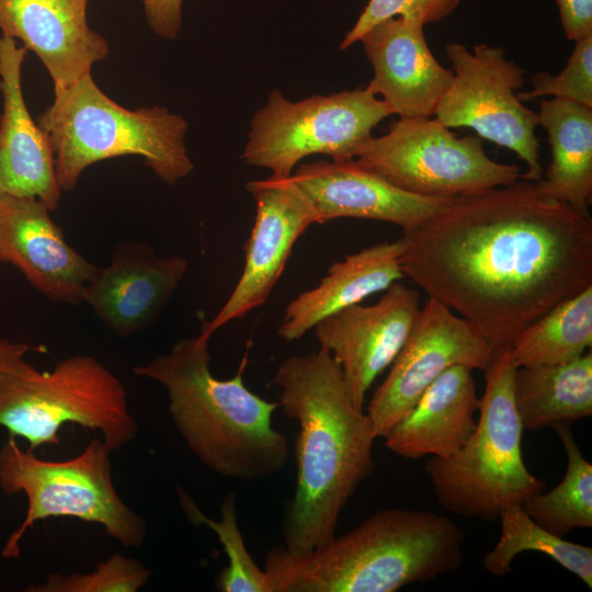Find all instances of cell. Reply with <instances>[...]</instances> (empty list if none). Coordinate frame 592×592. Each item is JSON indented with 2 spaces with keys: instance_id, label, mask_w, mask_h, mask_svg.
Listing matches in <instances>:
<instances>
[{
  "instance_id": "6da1fadb",
  "label": "cell",
  "mask_w": 592,
  "mask_h": 592,
  "mask_svg": "<svg viewBox=\"0 0 592 592\" xmlns=\"http://www.w3.org/2000/svg\"><path fill=\"white\" fill-rule=\"evenodd\" d=\"M401 240L403 276L464 318L492 353L592 285L590 213L523 179L453 198Z\"/></svg>"
},
{
  "instance_id": "7a4b0ae2",
  "label": "cell",
  "mask_w": 592,
  "mask_h": 592,
  "mask_svg": "<svg viewBox=\"0 0 592 592\" xmlns=\"http://www.w3.org/2000/svg\"><path fill=\"white\" fill-rule=\"evenodd\" d=\"M274 380L281 389L278 407L299 425L283 548L304 555L335 536L343 509L375 469L377 436L367 413L353 405L341 367L327 349L285 358Z\"/></svg>"
},
{
  "instance_id": "3957f363",
  "label": "cell",
  "mask_w": 592,
  "mask_h": 592,
  "mask_svg": "<svg viewBox=\"0 0 592 592\" xmlns=\"http://www.w3.org/2000/svg\"><path fill=\"white\" fill-rule=\"evenodd\" d=\"M209 340L201 332L180 339L168 353L133 367V373L166 387L175 428L209 470L242 481L280 474L291 453L287 437L273 426L278 402L252 392L241 372L216 378Z\"/></svg>"
},
{
  "instance_id": "277c9868",
  "label": "cell",
  "mask_w": 592,
  "mask_h": 592,
  "mask_svg": "<svg viewBox=\"0 0 592 592\" xmlns=\"http://www.w3.org/2000/svg\"><path fill=\"white\" fill-rule=\"evenodd\" d=\"M465 538L445 515L388 508L307 554L270 550L264 570L274 592H395L458 569Z\"/></svg>"
},
{
  "instance_id": "5b68a950",
  "label": "cell",
  "mask_w": 592,
  "mask_h": 592,
  "mask_svg": "<svg viewBox=\"0 0 592 592\" xmlns=\"http://www.w3.org/2000/svg\"><path fill=\"white\" fill-rule=\"evenodd\" d=\"M54 94L37 123L50 139L61 191L73 190L89 166L115 157H141L168 184L193 171L183 116L160 106L126 109L109 98L91 73Z\"/></svg>"
},
{
  "instance_id": "8992f818",
  "label": "cell",
  "mask_w": 592,
  "mask_h": 592,
  "mask_svg": "<svg viewBox=\"0 0 592 592\" xmlns=\"http://www.w3.org/2000/svg\"><path fill=\"white\" fill-rule=\"evenodd\" d=\"M515 368L509 348L493 353L483 371L485 392L471 436L453 456L431 457L425 464L437 501L455 514L494 521L504 505L522 503L545 488L522 457Z\"/></svg>"
},
{
  "instance_id": "52a82bcc",
  "label": "cell",
  "mask_w": 592,
  "mask_h": 592,
  "mask_svg": "<svg viewBox=\"0 0 592 592\" xmlns=\"http://www.w3.org/2000/svg\"><path fill=\"white\" fill-rule=\"evenodd\" d=\"M65 423L100 432L112 452L138 433L123 383L93 356H69L47 372L24 360L0 378V425L9 436L25 439L34 452L59 444Z\"/></svg>"
},
{
  "instance_id": "ba28073f",
  "label": "cell",
  "mask_w": 592,
  "mask_h": 592,
  "mask_svg": "<svg viewBox=\"0 0 592 592\" xmlns=\"http://www.w3.org/2000/svg\"><path fill=\"white\" fill-rule=\"evenodd\" d=\"M111 449L92 440L77 456L45 460L15 437L0 448V488L5 494L23 492L27 510L23 522L5 542L2 556L18 558L19 543L35 522L49 517H73L103 526L123 547H138L147 532L146 520L118 496L112 478Z\"/></svg>"
},
{
  "instance_id": "9c48e42d",
  "label": "cell",
  "mask_w": 592,
  "mask_h": 592,
  "mask_svg": "<svg viewBox=\"0 0 592 592\" xmlns=\"http://www.w3.org/2000/svg\"><path fill=\"white\" fill-rule=\"evenodd\" d=\"M390 115V107L368 86L296 102L273 90L251 119L241 158L282 178L312 155L355 159L373 129Z\"/></svg>"
},
{
  "instance_id": "30bf717a",
  "label": "cell",
  "mask_w": 592,
  "mask_h": 592,
  "mask_svg": "<svg viewBox=\"0 0 592 592\" xmlns=\"http://www.w3.org/2000/svg\"><path fill=\"white\" fill-rule=\"evenodd\" d=\"M355 160L398 189L425 197L475 194L522 175L516 164L491 159L480 137H457L431 117H399L386 134L372 136Z\"/></svg>"
},
{
  "instance_id": "8fae6325",
  "label": "cell",
  "mask_w": 592,
  "mask_h": 592,
  "mask_svg": "<svg viewBox=\"0 0 592 592\" xmlns=\"http://www.w3.org/2000/svg\"><path fill=\"white\" fill-rule=\"evenodd\" d=\"M445 54L454 77L435 118L447 128H471L481 139L514 151L527 166L521 179L538 182L544 173L535 134L538 114L514 92L524 86V70L498 46L478 44L471 52L452 43Z\"/></svg>"
},
{
  "instance_id": "7c38bea8",
  "label": "cell",
  "mask_w": 592,
  "mask_h": 592,
  "mask_svg": "<svg viewBox=\"0 0 592 592\" xmlns=\"http://www.w3.org/2000/svg\"><path fill=\"white\" fill-rule=\"evenodd\" d=\"M492 355L488 343L464 318L428 297L388 375L369 400L366 413L376 436L384 437L447 368L465 365L485 371Z\"/></svg>"
},
{
  "instance_id": "4fadbf2b",
  "label": "cell",
  "mask_w": 592,
  "mask_h": 592,
  "mask_svg": "<svg viewBox=\"0 0 592 592\" xmlns=\"http://www.w3.org/2000/svg\"><path fill=\"white\" fill-rule=\"evenodd\" d=\"M255 219L244 244L242 273L228 299L201 333L212 337L223 326L262 306L278 282L297 239L312 224L316 210L289 177L271 175L248 182Z\"/></svg>"
},
{
  "instance_id": "5bb4252c",
  "label": "cell",
  "mask_w": 592,
  "mask_h": 592,
  "mask_svg": "<svg viewBox=\"0 0 592 592\" xmlns=\"http://www.w3.org/2000/svg\"><path fill=\"white\" fill-rule=\"evenodd\" d=\"M420 308L419 292L396 282L377 303L355 304L315 326L319 345L339 363L357 409L363 410L367 390L398 354Z\"/></svg>"
},
{
  "instance_id": "9a60e30c",
  "label": "cell",
  "mask_w": 592,
  "mask_h": 592,
  "mask_svg": "<svg viewBox=\"0 0 592 592\" xmlns=\"http://www.w3.org/2000/svg\"><path fill=\"white\" fill-rule=\"evenodd\" d=\"M179 255L160 257L144 241L116 244L106 266L94 270L82 301L116 335H133L160 317L187 272Z\"/></svg>"
},
{
  "instance_id": "2e32d148",
  "label": "cell",
  "mask_w": 592,
  "mask_h": 592,
  "mask_svg": "<svg viewBox=\"0 0 592 592\" xmlns=\"http://www.w3.org/2000/svg\"><path fill=\"white\" fill-rule=\"evenodd\" d=\"M36 197L0 193V262L11 263L54 303H82L96 266L73 249Z\"/></svg>"
},
{
  "instance_id": "e0dca14e",
  "label": "cell",
  "mask_w": 592,
  "mask_h": 592,
  "mask_svg": "<svg viewBox=\"0 0 592 592\" xmlns=\"http://www.w3.org/2000/svg\"><path fill=\"white\" fill-rule=\"evenodd\" d=\"M292 178L312 204L318 224L361 218L391 223L405 231L421 226L453 200L402 191L355 159L304 163Z\"/></svg>"
},
{
  "instance_id": "ac0fdd59",
  "label": "cell",
  "mask_w": 592,
  "mask_h": 592,
  "mask_svg": "<svg viewBox=\"0 0 592 592\" xmlns=\"http://www.w3.org/2000/svg\"><path fill=\"white\" fill-rule=\"evenodd\" d=\"M423 29L398 15L377 23L358 41L374 71L368 87L399 117H432L454 77L432 54Z\"/></svg>"
},
{
  "instance_id": "d6986e66",
  "label": "cell",
  "mask_w": 592,
  "mask_h": 592,
  "mask_svg": "<svg viewBox=\"0 0 592 592\" xmlns=\"http://www.w3.org/2000/svg\"><path fill=\"white\" fill-rule=\"evenodd\" d=\"M88 0H0V31L41 59L54 90L91 73L107 42L87 21Z\"/></svg>"
},
{
  "instance_id": "ffe728a7",
  "label": "cell",
  "mask_w": 592,
  "mask_h": 592,
  "mask_svg": "<svg viewBox=\"0 0 592 592\" xmlns=\"http://www.w3.org/2000/svg\"><path fill=\"white\" fill-rule=\"evenodd\" d=\"M26 52L15 39L0 37V193L36 197L52 212L58 207L62 191L50 139L32 118L23 96Z\"/></svg>"
},
{
  "instance_id": "44dd1931",
  "label": "cell",
  "mask_w": 592,
  "mask_h": 592,
  "mask_svg": "<svg viewBox=\"0 0 592 592\" xmlns=\"http://www.w3.org/2000/svg\"><path fill=\"white\" fill-rule=\"evenodd\" d=\"M479 403L473 368L454 365L389 430L385 446L403 458H448L471 436Z\"/></svg>"
},
{
  "instance_id": "7402d4cb",
  "label": "cell",
  "mask_w": 592,
  "mask_h": 592,
  "mask_svg": "<svg viewBox=\"0 0 592 592\" xmlns=\"http://www.w3.org/2000/svg\"><path fill=\"white\" fill-rule=\"evenodd\" d=\"M401 238L384 241L333 262L319 284L291 300L277 334L284 341L301 339L328 316L386 291L403 276Z\"/></svg>"
},
{
  "instance_id": "603a6c76",
  "label": "cell",
  "mask_w": 592,
  "mask_h": 592,
  "mask_svg": "<svg viewBox=\"0 0 592 592\" xmlns=\"http://www.w3.org/2000/svg\"><path fill=\"white\" fill-rule=\"evenodd\" d=\"M551 160L536 182L547 197L589 214L592 196V107L551 99L539 104Z\"/></svg>"
},
{
  "instance_id": "cb8c5ba5",
  "label": "cell",
  "mask_w": 592,
  "mask_h": 592,
  "mask_svg": "<svg viewBox=\"0 0 592 592\" xmlns=\"http://www.w3.org/2000/svg\"><path fill=\"white\" fill-rule=\"evenodd\" d=\"M513 400L523 430H539L592 414V352L566 363L516 367Z\"/></svg>"
},
{
  "instance_id": "d4e9b609",
  "label": "cell",
  "mask_w": 592,
  "mask_h": 592,
  "mask_svg": "<svg viewBox=\"0 0 592 592\" xmlns=\"http://www.w3.org/2000/svg\"><path fill=\"white\" fill-rule=\"evenodd\" d=\"M592 345V285L527 325L509 346L516 367L574 360Z\"/></svg>"
},
{
  "instance_id": "484cf974",
  "label": "cell",
  "mask_w": 592,
  "mask_h": 592,
  "mask_svg": "<svg viewBox=\"0 0 592 592\" xmlns=\"http://www.w3.org/2000/svg\"><path fill=\"white\" fill-rule=\"evenodd\" d=\"M500 537L481 560L485 569L497 577L508 574L515 556L524 551L547 555L592 588V548L565 540L534 522L521 503L504 505L498 516Z\"/></svg>"
},
{
  "instance_id": "4316f807",
  "label": "cell",
  "mask_w": 592,
  "mask_h": 592,
  "mask_svg": "<svg viewBox=\"0 0 592 592\" xmlns=\"http://www.w3.org/2000/svg\"><path fill=\"white\" fill-rule=\"evenodd\" d=\"M554 429L567 454L565 477L550 491L533 493L521 505L543 528L563 537L574 528L592 527V464L583 457L570 424Z\"/></svg>"
},
{
  "instance_id": "83f0119b",
  "label": "cell",
  "mask_w": 592,
  "mask_h": 592,
  "mask_svg": "<svg viewBox=\"0 0 592 592\" xmlns=\"http://www.w3.org/2000/svg\"><path fill=\"white\" fill-rule=\"evenodd\" d=\"M178 496L190 522L209 527L227 555L228 565L216 578V589L221 592H274L269 573L261 570L246 547L238 526L236 494H226L218 521L207 517L184 490L178 489Z\"/></svg>"
},
{
  "instance_id": "f1b7e54d",
  "label": "cell",
  "mask_w": 592,
  "mask_h": 592,
  "mask_svg": "<svg viewBox=\"0 0 592 592\" xmlns=\"http://www.w3.org/2000/svg\"><path fill=\"white\" fill-rule=\"evenodd\" d=\"M151 570L134 558L113 554L98 563L91 572L67 576L52 573L39 585L29 587V592H137L149 580Z\"/></svg>"
},
{
  "instance_id": "f546056e",
  "label": "cell",
  "mask_w": 592,
  "mask_h": 592,
  "mask_svg": "<svg viewBox=\"0 0 592 592\" xmlns=\"http://www.w3.org/2000/svg\"><path fill=\"white\" fill-rule=\"evenodd\" d=\"M531 86L530 91L516 93L521 102L550 95L592 107V35L574 42V48L560 72H536L531 78Z\"/></svg>"
},
{
  "instance_id": "4dcf8cb0",
  "label": "cell",
  "mask_w": 592,
  "mask_h": 592,
  "mask_svg": "<svg viewBox=\"0 0 592 592\" xmlns=\"http://www.w3.org/2000/svg\"><path fill=\"white\" fill-rule=\"evenodd\" d=\"M462 0H368L354 25L340 44L344 50L358 42L377 23L394 16H406L425 25L449 16Z\"/></svg>"
},
{
  "instance_id": "1f68e13d",
  "label": "cell",
  "mask_w": 592,
  "mask_h": 592,
  "mask_svg": "<svg viewBox=\"0 0 592 592\" xmlns=\"http://www.w3.org/2000/svg\"><path fill=\"white\" fill-rule=\"evenodd\" d=\"M183 0H143L150 29L158 36L175 39L182 29Z\"/></svg>"
},
{
  "instance_id": "d6a6232c",
  "label": "cell",
  "mask_w": 592,
  "mask_h": 592,
  "mask_svg": "<svg viewBox=\"0 0 592 592\" xmlns=\"http://www.w3.org/2000/svg\"><path fill=\"white\" fill-rule=\"evenodd\" d=\"M562 31L569 41L592 35V0H555Z\"/></svg>"
},
{
  "instance_id": "836d02e7",
  "label": "cell",
  "mask_w": 592,
  "mask_h": 592,
  "mask_svg": "<svg viewBox=\"0 0 592 592\" xmlns=\"http://www.w3.org/2000/svg\"><path fill=\"white\" fill-rule=\"evenodd\" d=\"M30 352H46L43 345H33L26 342H15L0 338V378L8 372L18 367Z\"/></svg>"
}]
</instances>
